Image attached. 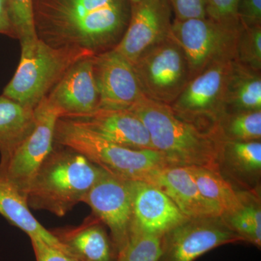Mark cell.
<instances>
[{"label":"cell","mask_w":261,"mask_h":261,"mask_svg":"<svg viewBox=\"0 0 261 261\" xmlns=\"http://www.w3.org/2000/svg\"><path fill=\"white\" fill-rule=\"evenodd\" d=\"M39 39L56 48L100 54L116 47L129 23V0H33Z\"/></svg>","instance_id":"obj_1"},{"label":"cell","mask_w":261,"mask_h":261,"mask_svg":"<svg viewBox=\"0 0 261 261\" xmlns=\"http://www.w3.org/2000/svg\"><path fill=\"white\" fill-rule=\"evenodd\" d=\"M148 130L154 149L169 166H200L219 171L224 138L187 121L170 106L145 98L130 108Z\"/></svg>","instance_id":"obj_2"},{"label":"cell","mask_w":261,"mask_h":261,"mask_svg":"<svg viewBox=\"0 0 261 261\" xmlns=\"http://www.w3.org/2000/svg\"><path fill=\"white\" fill-rule=\"evenodd\" d=\"M103 171L79 152L55 145L29 185V207L63 217L83 202Z\"/></svg>","instance_id":"obj_3"},{"label":"cell","mask_w":261,"mask_h":261,"mask_svg":"<svg viewBox=\"0 0 261 261\" xmlns=\"http://www.w3.org/2000/svg\"><path fill=\"white\" fill-rule=\"evenodd\" d=\"M54 143L73 149L103 171L125 181L149 183L154 173L169 166L155 149L123 147L68 118H60L57 121Z\"/></svg>","instance_id":"obj_4"},{"label":"cell","mask_w":261,"mask_h":261,"mask_svg":"<svg viewBox=\"0 0 261 261\" xmlns=\"http://www.w3.org/2000/svg\"><path fill=\"white\" fill-rule=\"evenodd\" d=\"M20 63L3 95L35 108L77 62L95 56L82 48H56L38 37L20 41Z\"/></svg>","instance_id":"obj_5"},{"label":"cell","mask_w":261,"mask_h":261,"mask_svg":"<svg viewBox=\"0 0 261 261\" xmlns=\"http://www.w3.org/2000/svg\"><path fill=\"white\" fill-rule=\"evenodd\" d=\"M132 65L145 97L166 106L177 99L190 80L185 51L171 33Z\"/></svg>","instance_id":"obj_6"},{"label":"cell","mask_w":261,"mask_h":261,"mask_svg":"<svg viewBox=\"0 0 261 261\" xmlns=\"http://www.w3.org/2000/svg\"><path fill=\"white\" fill-rule=\"evenodd\" d=\"M240 23L207 18L173 20L171 34L185 51L190 80L211 65L234 60Z\"/></svg>","instance_id":"obj_7"},{"label":"cell","mask_w":261,"mask_h":261,"mask_svg":"<svg viewBox=\"0 0 261 261\" xmlns=\"http://www.w3.org/2000/svg\"><path fill=\"white\" fill-rule=\"evenodd\" d=\"M233 61L216 63L193 77L170 106L197 126L219 130V122L226 113L225 92Z\"/></svg>","instance_id":"obj_8"},{"label":"cell","mask_w":261,"mask_h":261,"mask_svg":"<svg viewBox=\"0 0 261 261\" xmlns=\"http://www.w3.org/2000/svg\"><path fill=\"white\" fill-rule=\"evenodd\" d=\"M244 242L222 217L187 219L161 238L159 261H195L216 247Z\"/></svg>","instance_id":"obj_9"},{"label":"cell","mask_w":261,"mask_h":261,"mask_svg":"<svg viewBox=\"0 0 261 261\" xmlns=\"http://www.w3.org/2000/svg\"><path fill=\"white\" fill-rule=\"evenodd\" d=\"M35 126L8 162L0 168L27 197V192L38 169L54 147L55 130L61 111L47 97L34 108Z\"/></svg>","instance_id":"obj_10"},{"label":"cell","mask_w":261,"mask_h":261,"mask_svg":"<svg viewBox=\"0 0 261 261\" xmlns=\"http://www.w3.org/2000/svg\"><path fill=\"white\" fill-rule=\"evenodd\" d=\"M84 203L94 216L111 230L117 252L129 238L132 222V195L130 181L103 171L84 197Z\"/></svg>","instance_id":"obj_11"},{"label":"cell","mask_w":261,"mask_h":261,"mask_svg":"<svg viewBox=\"0 0 261 261\" xmlns=\"http://www.w3.org/2000/svg\"><path fill=\"white\" fill-rule=\"evenodd\" d=\"M172 13L166 0H141L132 5L128 27L113 49L133 65L144 51L169 35Z\"/></svg>","instance_id":"obj_12"},{"label":"cell","mask_w":261,"mask_h":261,"mask_svg":"<svg viewBox=\"0 0 261 261\" xmlns=\"http://www.w3.org/2000/svg\"><path fill=\"white\" fill-rule=\"evenodd\" d=\"M98 108L130 110L145 99L133 65L114 49L94 57Z\"/></svg>","instance_id":"obj_13"},{"label":"cell","mask_w":261,"mask_h":261,"mask_svg":"<svg viewBox=\"0 0 261 261\" xmlns=\"http://www.w3.org/2000/svg\"><path fill=\"white\" fill-rule=\"evenodd\" d=\"M132 195L130 228L163 237L187 221L177 206L164 192L145 181H130Z\"/></svg>","instance_id":"obj_14"},{"label":"cell","mask_w":261,"mask_h":261,"mask_svg":"<svg viewBox=\"0 0 261 261\" xmlns=\"http://www.w3.org/2000/svg\"><path fill=\"white\" fill-rule=\"evenodd\" d=\"M94 57L77 62L47 94L48 100L61 111V118L87 114L99 108Z\"/></svg>","instance_id":"obj_15"},{"label":"cell","mask_w":261,"mask_h":261,"mask_svg":"<svg viewBox=\"0 0 261 261\" xmlns=\"http://www.w3.org/2000/svg\"><path fill=\"white\" fill-rule=\"evenodd\" d=\"M68 119L78 122L104 138L123 147L154 149L145 124L130 110L97 108L87 114Z\"/></svg>","instance_id":"obj_16"},{"label":"cell","mask_w":261,"mask_h":261,"mask_svg":"<svg viewBox=\"0 0 261 261\" xmlns=\"http://www.w3.org/2000/svg\"><path fill=\"white\" fill-rule=\"evenodd\" d=\"M149 183L164 192L188 219L222 217L221 208L202 195L187 166H167Z\"/></svg>","instance_id":"obj_17"},{"label":"cell","mask_w":261,"mask_h":261,"mask_svg":"<svg viewBox=\"0 0 261 261\" xmlns=\"http://www.w3.org/2000/svg\"><path fill=\"white\" fill-rule=\"evenodd\" d=\"M0 215L10 224L27 233L30 239L42 240L47 245L74 256L68 247L34 218L27 197L10 181L2 168H0Z\"/></svg>","instance_id":"obj_18"},{"label":"cell","mask_w":261,"mask_h":261,"mask_svg":"<svg viewBox=\"0 0 261 261\" xmlns=\"http://www.w3.org/2000/svg\"><path fill=\"white\" fill-rule=\"evenodd\" d=\"M102 223L93 214L75 227L56 228L51 233L84 261H115L114 252Z\"/></svg>","instance_id":"obj_19"},{"label":"cell","mask_w":261,"mask_h":261,"mask_svg":"<svg viewBox=\"0 0 261 261\" xmlns=\"http://www.w3.org/2000/svg\"><path fill=\"white\" fill-rule=\"evenodd\" d=\"M34 108L0 96V166H4L35 126Z\"/></svg>","instance_id":"obj_20"},{"label":"cell","mask_w":261,"mask_h":261,"mask_svg":"<svg viewBox=\"0 0 261 261\" xmlns=\"http://www.w3.org/2000/svg\"><path fill=\"white\" fill-rule=\"evenodd\" d=\"M225 108L226 113L261 111V71L232 61L226 82Z\"/></svg>","instance_id":"obj_21"},{"label":"cell","mask_w":261,"mask_h":261,"mask_svg":"<svg viewBox=\"0 0 261 261\" xmlns=\"http://www.w3.org/2000/svg\"><path fill=\"white\" fill-rule=\"evenodd\" d=\"M204 197L222 211L223 216L236 212L243 205L242 195L221 176L220 171L200 166H187Z\"/></svg>","instance_id":"obj_22"},{"label":"cell","mask_w":261,"mask_h":261,"mask_svg":"<svg viewBox=\"0 0 261 261\" xmlns=\"http://www.w3.org/2000/svg\"><path fill=\"white\" fill-rule=\"evenodd\" d=\"M219 126L225 140L260 141L261 111L225 113Z\"/></svg>","instance_id":"obj_23"},{"label":"cell","mask_w":261,"mask_h":261,"mask_svg":"<svg viewBox=\"0 0 261 261\" xmlns=\"http://www.w3.org/2000/svg\"><path fill=\"white\" fill-rule=\"evenodd\" d=\"M243 205L236 212L222 217L228 226L238 233L244 242L260 247L261 245V210L260 204L247 201L242 196Z\"/></svg>","instance_id":"obj_24"},{"label":"cell","mask_w":261,"mask_h":261,"mask_svg":"<svg viewBox=\"0 0 261 261\" xmlns=\"http://www.w3.org/2000/svg\"><path fill=\"white\" fill-rule=\"evenodd\" d=\"M224 159L239 171L258 173L261 169L260 141L224 140L221 151V160Z\"/></svg>","instance_id":"obj_25"},{"label":"cell","mask_w":261,"mask_h":261,"mask_svg":"<svg viewBox=\"0 0 261 261\" xmlns=\"http://www.w3.org/2000/svg\"><path fill=\"white\" fill-rule=\"evenodd\" d=\"M161 238L130 228L128 241L118 252L116 261H159L162 253Z\"/></svg>","instance_id":"obj_26"},{"label":"cell","mask_w":261,"mask_h":261,"mask_svg":"<svg viewBox=\"0 0 261 261\" xmlns=\"http://www.w3.org/2000/svg\"><path fill=\"white\" fill-rule=\"evenodd\" d=\"M233 61L261 71V25L242 27L237 39Z\"/></svg>","instance_id":"obj_27"},{"label":"cell","mask_w":261,"mask_h":261,"mask_svg":"<svg viewBox=\"0 0 261 261\" xmlns=\"http://www.w3.org/2000/svg\"><path fill=\"white\" fill-rule=\"evenodd\" d=\"M10 17L17 39L37 37L34 25L33 0H8Z\"/></svg>","instance_id":"obj_28"},{"label":"cell","mask_w":261,"mask_h":261,"mask_svg":"<svg viewBox=\"0 0 261 261\" xmlns=\"http://www.w3.org/2000/svg\"><path fill=\"white\" fill-rule=\"evenodd\" d=\"M239 0H206V17L221 23L238 24Z\"/></svg>","instance_id":"obj_29"},{"label":"cell","mask_w":261,"mask_h":261,"mask_svg":"<svg viewBox=\"0 0 261 261\" xmlns=\"http://www.w3.org/2000/svg\"><path fill=\"white\" fill-rule=\"evenodd\" d=\"M176 20H185L206 17V0H166Z\"/></svg>","instance_id":"obj_30"},{"label":"cell","mask_w":261,"mask_h":261,"mask_svg":"<svg viewBox=\"0 0 261 261\" xmlns=\"http://www.w3.org/2000/svg\"><path fill=\"white\" fill-rule=\"evenodd\" d=\"M237 16L243 27L261 25V0H239Z\"/></svg>","instance_id":"obj_31"},{"label":"cell","mask_w":261,"mask_h":261,"mask_svg":"<svg viewBox=\"0 0 261 261\" xmlns=\"http://www.w3.org/2000/svg\"><path fill=\"white\" fill-rule=\"evenodd\" d=\"M37 261H84L38 239H31Z\"/></svg>","instance_id":"obj_32"},{"label":"cell","mask_w":261,"mask_h":261,"mask_svg":"<svg viewBox=\"0 0 261 261\" xmlns=\"http://www.w3.org/2000/svg\"><path fill=\"white\" fill-rule=\"evenodd\" d=\"M0 34L17 39L10 17L8 0H0Z\"/></svg>","instance_id":"obj_33"},{"label":"cell","mask_w":261,"mask_h":261,"mask_svg":"<svg viewBox=\"0 0 261 261\" xmlns=\"http://www.w3.org/2000/svg\"><path fill=\"white\" fill-rule=\"evenodd\" d=\"M130 4L132 5L137 4V3H140L141 0H129Z\"/></svg>","instance_id":"obj_34"}]
</instances>
